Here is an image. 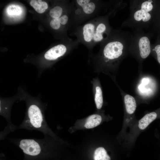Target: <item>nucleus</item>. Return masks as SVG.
<instances>
[{
    "instance_id": "obj_7",
    "label": "nucleus",
    "mask_w": 160,
    "mask_h": 160,
    "mask_svg": "<svg viewBox=\"0 0 160 160\" xmlns=\"http://www.w3.org/2000/svg\"><path fill=\"white\" fill-rule=\"evenodd\" d=\"M20 95L18 92L16 95L9 98L0 97V115L4 117L8 122V124L2 132L1 136L4 138L10 132L16 129L17 126L11 122V112L12 107L15 102L19 101Z\"/></svg>"
},
{
    "instance_id": "obj_9",
    "label": "nucleus",
    "mask_w": 160,
    "mask_h": 160,
    "mask_svg": "<svg viewBox=\"0 0 160 160\" xmlns=\"http://www.w3.org/2000/svg\"><path fill=\"white\" fill-rule=\"evenodd\" d=\"M75 48H68L65 45L60 44L55 46L47 51L44 55V58L47 60L55 61L63 57L67 52Z\"/></svg>"
},
{
    "instance_id": "obj_19",
    "label": "nucleus",
    "mask_w": 160,
    "mask_h": 160,
    "mask_svg": "<svg viewBox=\"0 0 160 160\" xmlns=\"http://www.w3.org/2000/svg\"><path fill=\"white\" fill-rule=\"evenodd\" d=\"M60 17L53 18L50 21V24L51 27L54 30H58L60 27Z\"/></svg>"
},
{
    "instance_id": "obj_1",
    "label": "nucleus",
    "mask_w": 160,
    "mask_h": 160,
    "mask_svg": "<svg viewBox=\"0 0 160 160\" xmlns=\"http://www.w3.org/2000/svg\"><path fill=\"white\" fill-rule=\"evenodd\" d=\"M131 33L121 30H113L100 44L99 52L93 56L94 71L102 73L116 80L121 62L129 55V47Z\"/></svg>"
},
{
    "instance_id": "obj_18",
    "label": "nucleus",
    "mask_w": 160,
    "mask_h": 160,
    "mask_svg": "<svg viewBox=\"0 0 160 160\" xmlns=\"http://www.w3.org/2000/svg\"><path fill=\"white\" fill-rule=\"evenodd\" d=\"M152 54L155 57L157 61L160 65V44L159 43L155 46H151Z\"/></svg>"
},
{
    "instance_id": "obj_11",
    "label": "nucleus",
    "mask_w": 160,
    "mask_h": 160,
    "mask_svg": "<svg viewBox=\"0 0 160 160\" xmlns=\"http://www.w3.org/2000/svg\"><path fill=\"white\" fill-rule=\"evenodd\" d=\"M114 82L119 88L123 99L126 112L127 114L129 115L133 114L135 112L137 107V103L135 98L121 89L116 81Z\"/></svg>"
},
{
    "instance_id": "obj_14",
    "label": "nucleus",
    "mask_w": 160,
    "mask_h": 160,
    "mask_svg": "<svg viewBox=\"0 0 160 160\" xmlns=\"http://www.w3.org/2000/svg\"><path fill=\"white\" fill-rule=\"evenodd\" d=\"M30 4L36 12L39 13L44 12L48 7L46 2L41 0H31Z\"/></svg>"
},
{
    "instance_id": "obj_10",
    "label": "nucleus",
    "mask_w": 160,
    "mask_h": 160,
    "mask_svg": "<svg viewBox=\"0 0 160 160\" xmlns=\"http://www.w3.org/2000/svg\"><path fill=\"white\" fill-rule=\"evenodd\" d=\"M91 83L96 107L97 109H100L102 108L103 102V91L100 82L98 77H96L93 79Z\"/></svg>"
},
{
    "instance_id": "obj_4",
    "label": "nucleus",
    "mask_w": 160,
    "mask_h": 160,
    "mask_svg": "<svg viewBox=\"0 0 160 160\" xmlns=\"http://www.w3.org/2000/svg\"><path fill=\"white\" fill-rule=\"evenodd\" d=\"M154 4L152 0H130V15L122 22L121 27L134 30H147L152 20Z\"/></svg>"
},
{
    "instance_id": "obj_6",
    "label": "nucleus",
    "mask_w": 160,
    "mask_h": 160,
    "mask_svg": "<svg viewBox=\"0 0 160 160\" xmlns=\"http://www.w3.org/2000/svg\"><path fill=\"white\" fill-rule=\"evenodd\" d=\"M73 6L72 16L74 19H82L89 17L96 13L100 9L107 8L109 3L99 1L90 0H76L74 1Z\"/></svg>"
},
{
    "instance_id": "obj_8",
    "label": "nucleus",
    "mask_w": 160,
    "mask_h": 160,
    "mask_svg": "<svg viewBox=\"0 0 160 160\" xmlns=\"http://www.w3.org/2000/svg\"><path fill=\"white\" fill-rule=\"evenodd\" d=\"M143 77L141 79L138 85V93L141 97L148 99L152 98L155 96L158 92V81L152 76H148Z\"/></svg>"
},
{
    "instance_id": "obj_20",
    "label": "nucleus",
    "mask_w": 160,
    "mask_h": 160,
    "mask_svg": "<svg viewBox=\"0 0 160 160\" xmlns=\"http://www.w3.org/2000/svg\"><path fill=\"white\" fill-rule=\"evenodd\" d=\"M68 21V17L67 15H62L60 18V24L62 25H65Z\"/></svg>"
},
{
    "instance_id": "obj_3",
    "label": "nucleus",
    "mask_w": 160,
    "mask_h": 160,
    "mask_svg": "<svg viewBox=\"0 0 160 160\" xmlns=\"http://www.w3.org/2000/svg\"><path fill=\"white\" fill-rule=\"evenodd\" d=\"M109 13L98 16L76 27L72 35L79 43L84 44L91 52L93 47L100 44L108 37L112 30L109 21Z\"/></svg>"
},
{
    "instance_id": "obj_17",
    "label": "nucleus",
    "mask_w": 160,
    "mask_h": 160,
    "mask_svg": "<svg viewBox=\"0 0 160 160\" xmlns=\"http://www.w3.org/2000/svg\"><path fill=\"white\" fill-rule=\"evenodd\" d=\"M63 12V8L60 6H56L51 9L49 13L50 16L53 18L60 17Z\"/></svg>"
},
{
    "instance_id": "obj_16",
    "label": "nucleus",
    "mask_w": 160,
    "mask_h": 160,
    "mask_svg": "<svg viewBox=\"0 0 160 160\" xmlns=\"http://www.w3.org/2000/svg\"><path fill=\"white\" fill-rule=\"evenodd\" d=\"M7 11L8 14L11 15H19L22 12L20 7L15 5L9 6L7 8Z\"/></svg>"
},
{
    "instance_id": "obj_12",
    "label": "nucleus",
    "mask_w": 160,
    "mask_h": 160,
    "mask_svg": "<svg viewBox=\"0 0 160 160\" xmlns=\"http://www.w3.org/2000/svg\"><path fill=\"white\" fill-rule=\"evenodd\" d=\"M157 116V113L156 112H152L147 113L139 121L138 126L141 130L145 129Z\"/></svg>"
},
{
    "instance_id": "obj_15",
    "label": "nucleus",
    "mask_w": 160,
    "mask_h": 160,
    "mask_svg": "<svg viewBox=\"0 0 160 160\" xmlns=\"http://www.w3.org/2000/svg\"><path fill=\"white\" fill-rule=\"evenodd\" d=\"M94 160H111V158L108 154L104 148L100 147L96 149L94 152Z\"/></svg>"
},
{
    "instance_id": "obj_13",
    "label": "nucleus",
    "mask_w": 160,
    "mask_h": 160,
    "mask_svg": "<svg viewBox=\"0 0 160 160\" xmlns=\"http://www.w3.org/2000/svg\"><path fill=\"white\" fill-rule=\"evenodd\" d=\"M102 120L101 116L95 114L89 116L87 119L84 127L87 129H91L99 125Z\"/></svg>"
},
{
    "instance_id": "obj_2",
    "label": "nucleus",
    "mask_w": 160,
    "mask_h": 160,
    "mask_svg": "<svg viewBox=\"0 0 160 160\" xmlns=\"http://www.w3.org/2000/svg\"><path fill=\"white\" fill-rule=\"evenodd\" d=\"M18 91L20 94V101L25 102L26 110L25 118L16 129L36 130L52 136V133L45 117L46 103L43 102L40 96H32L21 87L18 88Z\"/></svg>"
},
{
    "instance_id": "obj_5",
    "label": "nucleus",
    "mask_w": 160,
    "mask_h": 160,
    "mask_svg": "<svg viewBox=\"0 0 160 160\" xmlns=\"http://www.w3.org/2000/svg\"><path fill=\"white\" fill-rule=\"evenodd\" d=\"M150 34L143 30H134L131 33L129 52V55L135 59L138 64V72H142V64L151 52Z\"/></svg>"
}]
</instances>
